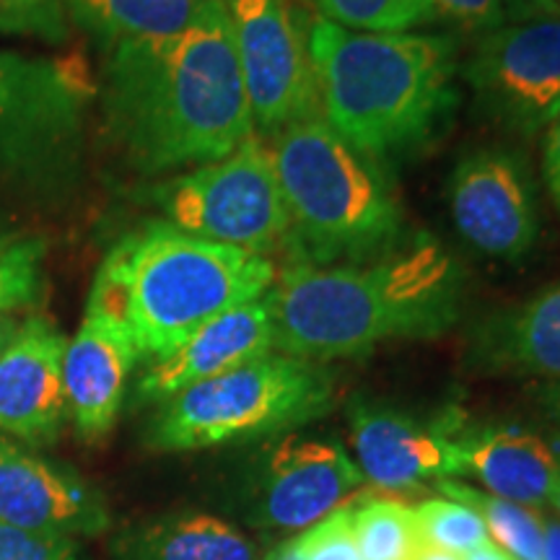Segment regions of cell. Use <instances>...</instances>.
I'll list each match as a JSON object with an SVG mask.
<instances>
[{
    "instance_id": "cell-25",
    "label": "cell",
    "mask_w": 560,
    "mask_h": 560,
    "mask_svg": "<svg viewBox=\"0 0 560 560\" xmlns=\"http://www.w3.org/2000/svg\"><path fill=\"white\" fill-rule=\"evenodd\" d=\"M418 524V535L423 545L450 550L470 552L490 542L488 527L478 511L452 499H431L412 509Z\"/></svg>"
},
{
    "instance_id": "cell-21",
    "label": "cell",
    "mask_w": 560,
    "mask_h": 560,
    "mask_svg": "<svg viewBox=\"0 0 560 560\" xmlns=\"http://www.w3.org/2000/svg\"><path fill=\"white\" fill-rule=\"evenodd\" d=\"M215 0H66V13L96 39H164L187 32Z\"/></svg>"
},
{
    "instance_id": "cell-32",
    "label": "cell",
    "mask_w": 560,
    "mask_h": 560,
    "mask_svg": "<svg viewBox=\"0 0 560 560\" xmlns=\"http://www.w3.org/2000/svg\"><path fill=\"white\" fill-rule=\"evenodd\" d=\"M503 11H506V24L509 21H524L542 16V13L560 11L556 0H501Z\"/></svg>"
},
{
    "instance_id": "cell-5",
    "label": "cell",
    "mask_w": 560,
    "mask_h": 560,
    "mask_svg": "<svg viewBox=\"0 0 560 560\" xmlns=\"http://www.w3.org/2000/svg\"><path fill=\"white\" fill-rule=\"evenodd\" d=\"M270 138L291 262H363L405 242L402 202L382 164L348 145L325 117L291 122Z\"/></svg>"
},
{
    "instance_id": "cell-17",
    "label": "cell",
    "mask_w": 560,
    "mask_h": 560,
    "mask_svg": "<svg viewBox=\"0 0 560 560\" xmlns=\"http://www.w3.org/2000/svg\"><path fill=\"white\" fill-rule=\"evenodd\" d=\"M138 348L122 322L86 312L62 359L66 402L81 439L107 436L120 416Z\"/></svg>"
},
{
    "instance_id": "cell-39",
    "label": "cell",
    "mask_w": 560,
    "mask_h": 560,
    "mask_svg": "<svg viewBox=\"0 0 560 560\" xmlns=\"http://www.w3.org/2000/svg\"><path fill=\"white\" fill-rule=\"evenodd\" d=\"M16 242L19 240H16V234H13V231L0 226V252H5L9 247H13V244H16Z\"/></svg>"
},
{
    "instance_id": "cell-36",
    "label": "cell",
    "mask_w": 560,
    "mask_h": 560,
    "mask_svg": "<svg viewBox=\"0 0 560 560\" xmlns=\"http://www.w3.org/2000/svg\"><path fill=\"white\" fill-rule=\"evenodd\" d=\"M412 560H462L457 552H450V550H441V548H433V545H423L420 542V548L416 552V558Z\"/></svg>"
},
{
    "instance_id": "cell-34",
    "label": "cell",
    "mask_w": 560,
    "mask_h": 560,
    "mask_svg": "<svg viewBox=\"0 0 560 560\" xmlns=\"http://www.w3.org/2000/svg\"><path fill=\"white\" fill-rule=\"evenodd\" d=\"M262 560H304V558H301L299 537H293V540L280 542L278 548H272Z\"/></svg>"
},
{
    "instance_id": "cell-29",
    "label": "cell",
    "mask_w": 560,
    "mask_h": 560,
    "mask_svg": "<svg viewBox=\"0 0 560 560\" xmlns=\"http://www.w3.org/2000/svg\"><path fill=\"white\" fill-rule=\"evenodd\" d=\"M0 560H75V556L73 545L62 537L32 535L0 524Z\"/></svg>"
},
{
    "instance_id": "cell-11",
    "label": "cell",
    "mask_w": 560,
    "mask_h": 560,
    "mask_svg": "<svg viewBox=\"0 0 560 560\" xmlns=\"http://www.w3.org/2000/svg\"><path fill=\"white\" fill-rule=\"evenodd\" d=\"M363 472L340 441L285 433L265 452L249 520L262 529L301 532L353 501Z\"/></svg>"
},
{
    "instance_id": "cell-7",
    "label": "cell",
    "mask_w": 560,
    "mask_h": 560,
    "mask_svg": "<svg viewBox=\"0 0 560 560\" xmlns=\"http://www.w3.org/2000/svg\"><path fill=\"white\" fill-rule=\"evenodd\" d=\"M94 83L79 58L0 50V182L62 202L83 172V117Z\"/></svg>"
},
{
    "instance_id": "cell-15",
    "label": "cell",
    "mask_w": 560,
    "mask_h": 560,
    "mask_svg": "<svg viewBox=\"0 0 560 560\" xmlns=\"http://www.w3.org/2000/svg\"><path fill=\"white\" fill-rule=\"evenodd\" d=\"M68 340L45 317L19 327L0 353V431L34 441H52L66 420L62 359Z\"/></svg>"
},
{
    "instance_id": "cell-14",
    "label": "cell",
    "mask_w": 560,
    "mask_h": 560,
    "mask_svg": "<svg viewBox=\"0 0 560 560\" xmlns=\"http://www.w3.org/2000/svg\"><path fill=\"white\" fill-rule=\"evenodd\" d=\"M0 524L68 540L107 529L109 516L102 495L79 475L0 439Z\"/></svg>"
},
{
    "instance_id": "cell-1",
    "label": "cell",
    "mask_w": 560,
    "mask_h": 560,
    "mask_svg": "<svg viewBox=\"0 0 560 560\" xmlns=\"http://www.w3.org/2000/svg\"><path fill=\"white\" fill-rule=\"evenodd\" d=\"M102 115L112 145L145 177L219 161L255 136L226 0L174 37L112 45Z\"/></svg>"
},
{
    "instance_id": "cell-4",
    "label": "cell",
    "mask_w": 560,
    "mask_h": 560,
    "mask_svg": "<svg viewBox=\"0 0 560 560\" xmlns=\"http://www.w3.org/2000/svg\"><path fill=\"white\" fill-rule=\"evenodd\" d=\"M270 257L149 223L109 249L86 312L122 322L138 359L159 361L229 310L276 283Z\"/></svg>"
},
{
    "instance_id": "cell-20",
    "label": "cell",
    "mask_w": 560,
    "mask_h": 560,
    "mask_svg": "<svg viewBox=\"0 0 560 560\" xmlns=\"http://www.w3.org/2000/svg\"><path fill=\"white\" fill-rule=\"evenodd\" d=\"M115 560H257V548L219 516L182 514L122 532Z\"/></svg>"
},
{
    "instance_id": "cell-19",
    "label": "cell",
    "mask_w": 560,
    "mask_h": 560,
    "mask_svg": "<svg viewBox=\"0 0 560 560\" xmlns=\"http://www.w3.org/2000/svg\"><path fill=\"white\" fill-rule=\"evenodd\" d=\"M475 350L488 369L560 382V283L486 322Z\"/></svg>"
},
{
    "instance_id": "cell-3",
    "label": "cell",
    "mask_w": 560,
    "mask_h": 560,
    "mask_svg": "<svg viewBox=\"0 0 560 560\" xmlns=\"http://www.w3.org/2000/svg\"><path fill=\"white\" fill-rule=\"evenodd\" d=\"M306 47L319 115L376 164L423 149L457 107V42L444 34L353 32L314 16Z\"/></svg>"
},
{
    "instance_id": "cell-13",
    "label": "cell",
    "mask_w": 560,
    "mask_h": 560,
    "mask_svg": "<svg viewBox=\"0 0 560 560\" xmlns=\"http://www.w3.org/2000/svg\"><path fill=\"white\" fill-rule=\"evenodd\" d=\"M350 441L363 480L380 490H412L465 475L457 416L420 420L410 412L355 397L348 405Z\"/></svg>"
},
{
    "instance_id": "cell-23",
    "label": "cell",
    "mask_w": 560,
    "mask_h": 560,
    "mask_svg": "<svg viewBox=\"0 0 560 560\" xmlns=\"http://www.w3.org/2000/svg\"><path fill=\"white\" fill-rule=\"evenodd\" d=\"M353 537L361 560H412L420 548L412 509L389 499H353Z\"/></svg>"
},
{
    "instance_id": "cell-18",
    "label": "cell",
    "mask_w": 560,
    "mask_h": 560,
    "mask_svg": "<svg viewBox=\"0 0 560 560\" xmlns=\"http://www.w3.org/2000/svg\"><path fill=\"white\" fill-rule=\"evenodd\" d=\"M465 475L486 493L529 509L552 506L560 488V452L542 433L522 425H480L459 431Z\"/></svg>"
},
{
    "instance_id": "cell-8",
    "label": "cell",
    "mask_w": 560,
    "mask_h": 560,
    "mask_svg": "<svg viewBox=\"0 0 560 560\" xmlns=\"http://www.w3.org/2000/svg\"><path fill=\"white\" fill-rule=\"evenodd\" d=\"M151 202L170 226L198 240L268 257L289 247V210L270 145L260 136L190 174L153 187Z\"/></svg>"
},
{
    "instance_id": "cell-40",
    "label": "cell",
    "mask_w": 560,
    "mask_h": 560,
    "mask_svg": "<svg viewBox=\"0 0 560 560\" xmlns=\"http://www.w3.org/2000/svg\"><path fill=\"white\" fill-rule=\"evenodd\" d=\"M552 509H556V511H558V516H560V488H558L556 499H552Z\"/></svg>"
},
{
    "instance_id": "cell-37",
    "label": "cell",
    "mask_w": 560,
    "mask_h": 560,
    "mask_svg": "<svg viewBox=\"0 0 560 560\" xmlns=\"http://www.w3.org/2000/svg\"><path fill=\"white\" fill-rule=\"evenodd\" d=\"M19 322L13 317H0V353L9 348V342L13 340V335L19 332Z\"/></svg>"
},
{
    "instance_id": "cell-33",
    "label": "cell",
    "mask_w": 560,
    "mask_h": 560,
    "mask_svg": "<svg viewBox=\"0 0 560 560\" xmlns=\"http://www.w3.org/2000/svg\"><path fill=\"white\" fill-rule=\"evenodd\" d=\"M542 560H560V522L545 520V556Z\"/></svg>"
},
{
    "instance_id": "cell-35",
    "label": "cell",
    "mask_w": 560,
    "mask_h": 560,
    "mask_svg": "<svg viewBox=\"0 0 560 560\" xmlns=\"http://www.w3.org/2000/svg\"><path fill=\"white\" fill-rule=\"evenodd\" d=\"M465 560H514V558H509L495 542H486L480 545V548L467 552Z\"/></svg>"
},
{
    "instance_id": "cell-28",
    "label": "cell",
    "mask_w": 560,
    "mask_h": 560,
    "mask_svg": "<svg viewBox=\"0 0 560 560\" xmlns=\"http://www.w3.org/2000/svg\"><path fill=\"white\" fill-rule=\"evenodd\" d=\"M299 545L304 560H361L353 537V501L312 524Z\"/></svg>"
},
{
    "instance_id": "cell-2",
    "label": "cell",
    "mask_w": 560,
    "mask_h": 560,
    "mask_svg": "<svg viewBox=\"0 0 560 560\" xmlns=\"http://www.w3.org/2000/svg\"><path fill=\"white\" fill-rule=\"evenodd\" d=\"M462 293L457 257L431 234L363 262H289L268 291L276 350L325 363L387 340L436 338L457 325Z\"/></svg>"
},
{
    "instance_id": "cell-26",
    "label": "cell",
    "mask_w": 560,
    "mask_h": 560,
    "mask_svg": "<svg viewBox=\"0 0 560 560\" xmlns=\"http://www.w3.org/2000/svg\"><path fill=\"white\" fill-rule=\"evenodd\" d=\"M42 242L19 240L0 252V312L37 301L42 291Z\"/></svg>"
},
{
    "instance_id": "cell-10",
    "label": "cell",
    "mask_w": 560,
    "mask_h": 560,
    "mask_svg": "<svg viewBox=\"0 0 560 560\" xmlns=\"http://www.w3.org/2000/svg\"><path fill=\"white\" fill-rule=\"evenodd\" d=\"M252 122L276 136L319 115L306 26L293 0H226Z\"/></svg>"
},
{
    "instance_id": "cell-24",
    "label": "cell",
    "mask_w": 560,
    "mask_h": 560,
    "mask_svg": "<svg viewBox=\"0 0 560 560\" xmlns=\"http://www.w3.org/2000/svg\"><path fill=\"white\" fill-rule=\"evenodd\" d=\"M319 19L353 32L397 34L436 19L431 0H301Z\"/></svg>"
},
{
    "instance_id": "cell-22",
    "label": "cell",
    "mask_w": 560,
    "mask_h": 560,
    "mask_svg": "<svg viewBox=\"0 0 560 560\" xmlns=\"http://www.w3.org/2000/svg\"><path fill=\"white\" fill-rule=\"evenodd\" d=\"M436 488L452 501L478 511L486 522L493 542L514 560H542L545 556V522L537 509L499 499L459 480H439Z\"/></svg>"
},
{
    "instance_id": "cell-12",
    "label": "cell",
    "mask_w": 560,
    "mask_h": 560,
    "mask_svg": "<svg viewBox=\"0 0 560 560\" xmlns=\"http://www.w3.org/2000/svg\"><path fill=\"white\" fill-rule=\"evenodd\" d=\"M450 210L462 240L495 260H520L540 234L529 172L509 149H478L454 166Z\"/></svg>"
},
{
    "instance_id": "cell-30",
    "label": "cell",
    "mask_w": 560,
    "mask_h": 560,
    "mask_svg": "<svg viewBox=\"0 0 560 560\" xmlns=\"http://www.w3.org/2000/svg\"><path fill=\"white\" fill-rule=\"evenodd\" d=\"M436 16H444L472 32H490L506 24L501 0H431Z\"/></svg>"
},
{
    "instance_id": "cell-9",
    "label": "cell",
    "mask_w": 560,
    "mask_h": 560,
    "mask_svg": "<svg viewBox=\"0 0 560 560\" xmlns=\"http://www.w3.org/2000/svg\"><path fill=\"white\" fill-rule=\"evenodd\" d=\"M462 73L503 128L520 136L548 130L560 115V11L482 32Z\"/></svg>"
},
{
    "instance_id": "cell-16",
    "label": "cell",
    "mask_w": 560,
    "mask_h": 560,
    "mask_svg": "<svg viewBox=\"0 0 560 560\" xmlns=\"http://www.w3.org/2000/svg\"><path fill=\"white\" fill-rule=\"evenodd\" d=\"M272 350H276V325H272L270 301L265 293L262 299L236 306L208 322L164 359L151 361L138 382V397L149 402H164L192 384L240 369Z\"/></svg>"
},
{
    "instance_id": "cell-38",
    "label": "cell",
    "mask_w": 560,
    "mask_h": 560,
    "mask_svg": "<svg viewBox=\"0 0 560 560\" xmlns=\"http://www.w3.org/2000/svg\"><path fill=\"white\" fill-rule=\"evenodd\" d=\"M548 412L556 423V429L560 431V382H552L548 389Z\"/></svg>"
},
{
    "instance_id": "cell-31",
    "label": "cell",
    "mask_w": 560,
    "mask_h": 560,
    "mask_svg": "<svg viewBox=\"0 0 560 560\" xmlns=\"http://www.w3.org/2000/svg\"><path fill=\"white\" fill-rule=\"evenodd\" d=\"M542 174H545V185H548L550 198L560 210V115L550 122L548 132H545Z\"/></svg>"
},
{
    "instance_id": "cell-27",
    "label": "cell",
    "mask_w": 560,
    "mask_h": 560,
    "mask_svg": "<svg viewBox=\"0 0 560 560\" xmlns=\"http://www.w3.org/2000/svg\"><path fill=\"white\" fill-rule=\"evenodd\" d=\"M0 32L62 42L68 34L66 0H0Z\"/></svg>"
},
{
    "instance_id": "cell-6",
    "label": "cell",
    "mask_w": 560,
    "mask_h": 560,
    "mask_svg": "<svg viewBox=\"0 0 560 560\" xmlns=\"http://www.w3.org/2000/svg\"><path fill=\"white\" fill-rule=\"evenodd\" d=\"M332 402L335 380L322 363L268 353L161 402L145 441L159 452H195L276 436L322 418Z\"/></svg>"
}]
</instances>
